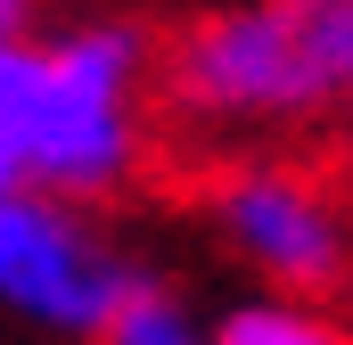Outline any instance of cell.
I'll return each instance as SVG.
<instances>
[{
	"label": "cell",
	"mask_w": 353,
	"mask_h": 345,
	"mask_svg": "<svg viewBox=\"0 0 353 345\" xmlns=\"http://www.w3.org/2000/svg\"><path fill=\"white\" fill-rule=\"evenodd\" d=\"M140 263L123 255L83 197L0 189V313L41 337H99Z\"/></svg>",
	"instance_id": "277c9868"
},
{
	"label": "cell",
	"mask_w": 353,
	"mask_h": 345,
	"mask_svg": "<svg viewBox=\"0 0 353 345\" xmlns=\"http://www.w3.org/2000/svg\"><path fill=\"white\" fill-rule=\"evenodd\" d=\"M0 17H17V25H25V17H33V0H0Z\"/></svg>",
	"instance_id": "ba28073f"
},
{
	"label": "cell",
	"mask_w": 353,
	"mask_h": 345,
	"mask_svg": "<svg viewBox=\"0 0 353 345\" xmlns=\"http://www.w3.org/2000/svg\"><path fill=\"white\" fill-rule=\"evenodd\" d=\"M41 132H50V66L41 33L0 17V189H25L41 172Z\"/></svg>",
	"instance_id": "5b68a950"
},
{
	"label": "cell",
	"mask_w": 353,
	"mask_h": 345,
	"mask_svg": "<svg viewBox=\"0 0 353 345\" xmlns=\"http://www.w3.org/2000/svg\"><path fill=\"white\" fill-rule=\"evenodd\" d=\"M50 66V132L33 189L107 206L148 172L157 140V33L132 17H83L41 33Z\"/></svg>",
	"instance_id": "7a4b0ae2"
},
{
	"label": "cell",
	"mask_w": 353,
	"mask_h": 345,
	"mask_svg": "<svg viewBox=\"0 0 353 345\" xmlns=\"http://www.w3.org/2000/svg\"><path fill=\"white\" fill-rule=\"evenodd\" d=\"M205 222L271 296H345L353 288V206L304 165L230 157L205 181Z\"/></svg>",
	"instance_id": "3957f363"
},
{
	"label": "cell",
	"mask_w": 353,
	"mask_h": 345,
	"mask_svg": "<svg viewBox=\"0 0 353 345\" xmlns=\"http://www.w3.org/2000/svg\"><path fill=\"white\" fill-rule=\"evenodd\" d=\"M205 345H353V329H337L312 296H255V304H230Z\"/></svg>",
	"instance_id": "52a82bcc"
},
{
	"label": "cell",
	"mask_w": 353,
	"mask_h": 345,
	"mask_svg": "<svg viewBox=\"0 0 353 345\" xmlns=\"http://www.w3.org/2000/svg\"><path fill=\"white\" fill-rule=\"evenodd\" d=\"M90 345H205V321L189 313V296L165 288L157 271H132V288L115 296L107 329H99Z\"/></svg>",
	"instance_id": "8992f818"
},
{
	"label": "cell",
	"mask_w": 353,
	"mask_h": 345,
	"mask_svg": "<svg viewBox=\"0 0 353 345\" xmlns=\"http://www.w3.org/2000/svg\"><path fill=\"white\" fill-rule=\"evenodd\" d=\"M157 107L205 140L296 132L353 107V0H230L157 41Z\"/></svg>",
	"instance_id": "6da1fadb"
}]
</instances>
